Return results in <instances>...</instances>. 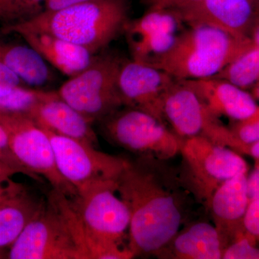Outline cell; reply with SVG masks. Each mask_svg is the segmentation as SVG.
Here are the masks:
<instances>
[{"instance_id": "cell-33", "label": "cell", "mask_w": 259, "mask_h": 259, "mask_svg": "<svg viewBox=\"0 0 259 259\" xmlns=\"http://www.w3.org/2000/svg\"><path fill=\"white\" fill-rule=\"evenodd\" d=\"M248 193L250 201L259 199V169H255L248 176Z\"/></svg>"}, {"instance_id": "cell-17", "label": "cell", "mask_w": 259, "mask_h": 259, "mask_svg": "<svg viewBox=\"0 0 259 259\" xmlns=\"http://www.w3.org/2000/svg\"><path fill=\"white\" fill-rule=\"evenodd\" d=\"M19 35L44 60L69 78L88 67L96 56L85 48L46 32H27Z\"/></svg>"}, {"instance_id": "cell-15", "label": "cell", "mask_w": 259, "mask_h": 259, "mask_svg": "<svg viewBox=\"0 0 259 259\" xmlns=\"http://www.w3.org/2000/svg\"><path fill=\"white\" fill-rule=\"evenodd\" d=\"M39 125L56 134L77 140L96 147L98 140L92 122L64 101L57 92H48L47 96L28 115Z\"/></svg>"}, {"instance_id": "cell-19", "label": "cell", "mask_w": 259, "mask_h": 259, "mask_svg": "<svg viewBox=\"0 0 259 259\" xmlns=\"http://www.w3.org/2000/svg\"><path fill=\"white\" fill-rule=\"evenodd\" d=\"M0 63L30 86H42L52 78L47 61L28 44L0 39Z\"/></svg>"}, {"instance_id": "cell-34", "label": "cell", "mask_w": 259, "mask_h": 259, "mask_svg": "<svg viewBox=\"0 0 259 259\" xmlns=\"http://www.w3.org/2000/svg\"><path fill=\"white\" fill-rule=\"evenodd\" d=\"M248 38L250 39L252 44L259 47V15L250 30Z\"/></svg>"}, {"instance_id": "cell-21", "label": "cell", "mask_w": 259, "mask_h": 259, "mask_svg": "<svg viewBox=\"0 0 259 259\" xmlns=\"http://www.w3.org/2000/svg\"><path fill=\"white\" fill-rule=\"evenodd\" d=\"M184 25L175 12L164 10H147L141 18L130 20L123 33L129 49L157 41L163 35L180 33Z\"/></svg>"}, {"instance_id": "cell-25", "label": "cell", "mask_w": 259, "mask_h": 259, "mask_svg": "<svg viewBox=\"0 0 259 259\" xmlns=\"http://www.w3.org/2000/svg\"><path fill=\"white\" fill-rule=\"evenodd\" d=\"M256 240L245 230L237 233L223 251L224 259H259Z\"/></svg>"}, {"instance_id": "cell-29", "label": "cell", "mask_w": 259, "mask_h": 259, "mask_svg": "<svg viewBox=\"0 0 259 259\" xmlns=\"http://www.w3.org/2000/svg\"><path fill=\"white\" fill-rule=\"evenodd\" d=\"M147 10H164L180 12L190 8L199 0H141Z\"/></svg>"}, {"instance_id": "cell-8", "label": "cell", "mask_w": 259, "mask_h": 259, "mask_svg": "<svg viewBox=\"0 0 259 259\" xmlns=\"http://www.w3.org/2000/svg\"><path fill=\"white\" fill-rule=\"evenodd\" d=\"M109 139L121 148L142 155L145 158L164 161L181 153L178 136L147 112L127 107L104 119Z\"/></svg>"}, {"instance_id": "cell-18", "label": "cell", "mask_w": 259, "mask_h": 259, "mask_svg": "<svg viewBox=\"0 0 259 259\" xmlns=\"http://www.w3.org/2000/svg\"><path fill=\"white\" fill-rule=\"evenodd\" d=\"M223 246L215 226L194 223L178 233L156 256L173 259H221Z\"/></svg>"}, {"instance_id": "cell-2", "label": "cell", "mask_w": 259, "mask_h": 259, "mask_svg": "<svg viewBox=\"0 0 259 259\" xmlns=\"http://www.w3.org/2000/svg\"><path fill=\"white\" fill-rule=\"evenodd\" d=\"M130 0H90L41 13L22 23L4 25L3 34L46 32L98 54L123 33L130 19Z\"/></svg>"}, {"instance_id": "cell-38", "label": "cell", "mask_w": 259, "mask_h": 259, "mask_svg": "<svg viewBox=\"0 0 259 259\" xmlns=\"http://www.w3.org/2000/svg\"><path fill=\"white\" fill-rule=\"evenodd\" d=\"M254 168L259 169V158L254 160Z\"/></svg>"}, {"instance_id": "cell-16", "label": "cell", "mask_w": 259, "mask_h": 259, "mask_svg": "<svg viewBox=\"0 0 259 259\" xmlns=\"http://www.w3.org/2000/svg\"><path fill=\"white\" fill-rule=\"evenodd\" d=\"M218 117L245 120L259 110L253 95L227 80L211 77L185 80Z\"/></svg>"}, {"instance_id": "cell-30", "label": "cell", "mask_w": 259, "mask_h": 259, "mask_svg": "<svg viewBox=\"0 0 259 259\" xmlns=\"http://www.w3.org/2000/svg\"><path fill=\"white\" fill-rule=\"evenodd\" d=\"M23 190V186L13 182L10 177L0 176V202Z\"/></svg>"}, {"instance_id": "cell-23", "label": "cell", "mask_w": 259, "mask_h": 259, "mask_svg": "<svg viewBox=\"0 0 259 259\" xmlns=\"http://www.w3.org/2000/svg\"><path fill=\"white\" fill-rule=\"evenodd\" d=\"M47 94L48 91L25 88L23 84L13 87L0 93V109L28 115Z\"/></svg>"}, {"instance_id": "cell-39", "label": "cell", "mask_w": 259, "mask_h": 259, "mask_svg": "<svg viewBox=\"0 0 259 259\" xmlns=\"http://www.w3.org/2000/svg\"><path fill=\"white\" fill-rule=\"evenodd\" d=\"M254 1L255 2V3H256V4L259 6V0H254Z\"/></svg>"}, {"instance_id": "cell-22", "label": "cell", "mask_w": 259, "mask_h": 259, "mask_svg": "<svg viewBox=\"0 0 259 259\" xmlns=\"http://www.w3.org/2000/svg\"><path fill=\"white\" fill-rule=\"evenodd\" d=\"M214 77L252 90L259 82V47L251 44Z\"/></svg>"}, {"instance_id": "cell-27", "label": "cell", "mask_w": 259, "mask_h": 259, "mask_svg": "<svg viewBox=\"0 0 259 259\" xmlns=\"http://www.w3.org/2000/svg\"><path fill=\"white\" fill-rule=\"evenodd\" d=\"M0 161L10 167L16 174H23L32 180L41 182V177H37L27 169L15 156L10 146L8 135L3 126L0 125Z\"/></svg>"}, {"instance_id": "cell-9", "label": "cell", "mask_w": 259, "mask_h": 259, "mask_svg": "<svg viewBox=\"0 0 259 259\" xmlns=\"http://www.w3.org/2000/svg\"><path fill=\"white\" fill-rule=\"evenodd\" d=\"M163 116L166 125L182 141L204 136L226 147L233 141L231 130L223 125L185 81L177 80L168 90L163 100Z\"/></svg>"}, {"instance_id": "cell-6", "label": "cell", "mask_w": 259, "mask_h": 259, "mask_svg": "<svg viewBox=\"0 0 259 259\" xmlns=\"http://www.w3.org/2000/svg\"><path fill=\"white\" fill-rule=\"evenodd\" d=\"M41 127L50 139L59 171L76 189L79 197L103 187L117 190V182L128 166V160Z\"/></svg>"}, {"instance_id": "cell-3", "label": "cell", "mask_w": 259, "mask_h": 259, "mask_svg": "<svg viewBox=\"0 0 259 259\" xmlns=\"http://www.w3.org/2000/svg\"><path fill=\"white\" fill-rule=\"evenodd\" d=\"M251 44L249 38H237L212 27H189L148 64L180 81L214 77Z\"/></svg>"}, {"instance_id": "cell-4", "label": "cell", "mask_w": 259, "mask_h": 259, "mask_svg": "<svg viewBox=\"0 0 259 259\" xmlns=\"http://www.w3.org/2000/svg\"><path fill=\"white\" fill-rule=\"evenodd\" d=\"M10 248L11 259H88L72 202L54 190Z\"/></svg>"}, {"instance_id": "cell-26", "label": "cell", "mask_w": 259, "mask_h": 259, "mask_svg": "<svg viewBox=\"0 0 259 259\" xmlns=\"http://www.w3.org/2000/svg\"><path fill=\"white\" fill-rule=\"evenodd\" d=\"M230 129L234 137L231 146L233 151H236L241 145L259 141V110L245 120L237 121L236 123Z\"/></svg>"}, {"instance_id": "cell-1", "label": "cell", "mask_w": 259, "mask_h": 259, "mask_svg": "<svg viewBox=\"0 0 259 259\" xmlns=\"http://www.w3.org/2000/svg\"><path fill=\"white\" fill-rule=\"evenodd\" d=\"M117 192L130 212L127 245L134 256L157 255L180 231L183 210L167 182L146 163H133L117 182Z\"/></svg>"}, {"instance_id": "cell-11", "label": "cell", "mask_w": 259, "mask_h": 259, "mask_svg": "<svg viewBox=\"0 0 259 259\" xmlns=\"http://www.w3.org/2000/svg\"><path fill=\"white\" fill-rule=\"evenodd\" d=\"M183 155L194 185L208 204L216 189L225 181L248 172V165L236 151L215 144L204 136L184 140Z\"/></svg>"}, {"instance_id": "cell-14", "label": "cell", "mask_w": 259, "mask_h": 259, "mask_svg": "<svg viewBox=\"0 0 259 259\" xmlns=\"http://www.w3.org/2000/svg\"><path fill=\"white\" fill-rule=\"evenodd\" d=\"M247 180L246 173L225 181L214 191L207 204L223 250L237 233L244 230L243 220L250 203Z\"/></svg>"}, {"instance_id": "cell-5", "label": "cell", "mask_w": 259, "mask_h": 259, "mask_svg": "<svg viewBox=\"0 0 259 259\" xmlns=\"http://www.w3.org/2000/svg\"><path fill=\"white\" fill-rule=\"evenodd\" d=\"M124 61L115 53L96 54L88 67L56 92L90 122L104 120L124 105L117 84Z\"/></svg>"}, {"instance_id": "cell-35", "label": "cell", "mask_w": 259, "mask_h": 259, "mask_svg": "<svg viewBox=\"0 0 259 259\" xmlns=\"http://www.w3.org/2000/svg\"><path fill=\"white\" fill-rule=\"evenodd\" d=\"M15 175H16V173L13 169L0 161V176L11 178Z\"/></svg>"}, {"instance_id": "cell-10", "label": "cell", "mask_w": 259, "mask_h": 259, "mask_svg": "<svg viewBox=\"0 0 259 259\" xmlns=\"http://www.w3.org/2000/svg\"><path fill=\"white\" fill-rule=\"evenodd\" d=\"M115 192L113 187H103L72 201L94 250L110 243L127 246L124 240L127 238L130 212Z\"/></svg>"}, {"instance_id": "cell-32", "label": "cell", "mask_w": 259, "mask_h": 259, "mask_svg": "<svg viewBox=\"0 0 259 259\" xmlns=\"http://www.w3.org/2000/svg\"><path fill=\"white\" fill-rule=\"evenodd\" d=\"M88 1L90 0H46L44 10L56 11Z\"/></svg>"}, {"instance_id": "cell-12", "label": "cell", "mask_w": 259, "mask_h": 259, "mask_svg": "<svg viewBox=\"0 0 259 259\" xmlns=\"http://www.w3.org/2000/svg\"><path fill=\"white\" fill-rule=\"evenodd\" d=\"M176 81L163 70L132 59L124 61L117 84L124 106L147 112L166 124L163 100Z\"/></svg>"}, {"instance_id": "cell-28", "label": "cell", "mask_w": 259, "mask_h": 259, "mask_svg": "<svg viewBox=\"0 0 259 259\" xmlns=\"http://www.w3.org/2000/svg\"><path fill=\"white\" fill-rule=\"evenodd\" d=\"M245 231L259 241V199L250 201L243 220Z\"/></svg>"}, {"instance_id": "cell-31", "label": "cell", "mask_w": 259, "mask_h": 259, "mask_svg": "<svg viewBox=\"0 0 259 259\" xmlns=\"http://www.w3.org/2000/svg\"><path fill=\"white\" fill-rule=\"evenodd\" d=\"M23 83L15 73L0 63V93Z\"/></svg>"}, {"instance_id": "cell-20", "label": "cell", "mask_w": 259, "mask_h": 259, "mask_svg": "<svg viewBox=\"0 0 259 259\" xmlns=\"http://www.w3.org/2000/svg\"><path fill=\"white\" fill-rule=\"evenodd\" d=\"M25 190L0 202V248L10 247L41 207Z\"/></svg>"}, {"instance_id": "cell-24", "label": "cell", "mask_w": 259, "mask_h": 259, "mask_svg": "<svg viewBox=\"0 0 259 259\" xmlns=\"http://www.w3.org/2000/svg\"><path fill=\"white\" fill-rule=\"evenodd\" d=\"M46 0H0V22L22 23L41 13Z\"/></svg>"}, {"instance_id": "cell-7", "label": "cell", "mask_w": 259, "mask_h": 259, "mask_svg": "<svg viewBox=\"0 0 259 259\" xmlns=\"http://www.w3.org/2000/svg\"><path fill=\"white\" fill-rule=\"evenodd\" d=\"M0 125L8 135L15 156L27 169L44 177L53 190L71 201L78 199L77 191L58 168L49 136L33 119L22 112L0 109Z\"/></svg>"}, {"instance_id": "cell-37", "label": "cell", "mask_w": 259, "mask_h": 259, "mask_svg": "<svg viewBox=\"0 0 259 259\" xmlns=\"http://www.w3.org/2000/svg\"><path fill=\"white\" fill-rule=\"evenodd\" d=\"M5 248H0V258H8V254H5L4 251Z\"/></svg>"}, {"instance_id": "cell-36", "label": "cell", "mask_w": 259, "mask_h": 259, "mask_svg": "<svg viewBox=\"0 0 259 259\" xmlns=\"http://www.w3.org/2000/svg\"><path fill=\"white\" fill-rule=\"evenodd\" d=\"M251 90L252 95H253L254 98L259 100V82Z\"/></svg>"}, {"instance_id": "cell-13", "label": "cell", "mask_w": 259, "mask_h": 259, "mask_svg": "<svg viewBox=\"0 0 259 259\" xmlns=\"http://www.w3.org/2000/svg\"><path fill=\"white\" fill-rule=\"evenodd\" d=\"M175 13L189 27H212L244 39L258 18L259 6L254 0H199Z\"/></svg>"}]
</instances>
